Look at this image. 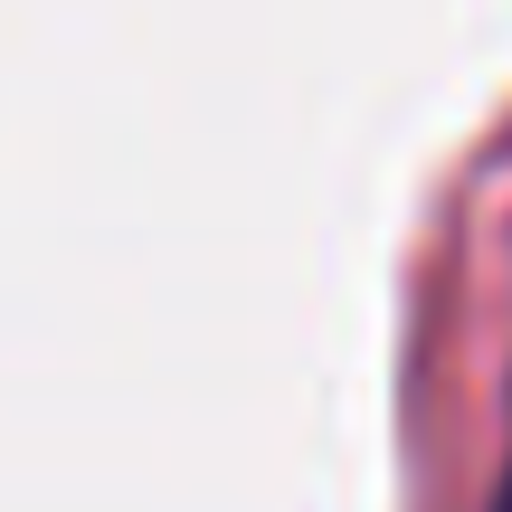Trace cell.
Returning a JSON list of instances; mask_svg holds the SVG:
<instances>
[{
	"label": "cell",
	"mask_w": 512,
	"mask_h": 512,
	"mask_svg": "<svg viewBox=\"0 0 512 512\" xmlns=\"http://www.w3.org/2000/svg\"><path fill=\"white\" fill-rule=\"evenodd\" d=\"M494 512H512V456H503V484H494Z\"/></svg>",
	"instance_id": "cell-1"
}]
</instances>
